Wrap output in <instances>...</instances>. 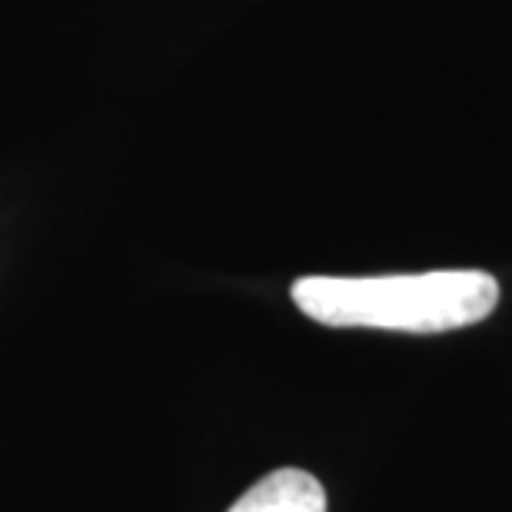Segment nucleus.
Masks as SVG:
<instances>
[{"mask_svg": "<svg viewBox=\"0 0 512 512\" xmlns=\"http://www.w3.org/2000/svg\"><path fill=\"white\" fill-rule=\"evenodd\" d=\"M293 303L333 330L449 333L483 323L499 303L496 276L433 270L403 276H303Z\"/></svg>", "mask_w": 512, "mask_h": 512, "instance_id": "obj_1", "label": "nucleus"}, {"mask_svg": "<svg viewBox=\"0 0 512 512\" xmlns=\"http://www.w3.org/2000/svg\"><path fill=\"white\" fill-rule=\"evenodd\" d=\"M227 512H326V489L306 469H276L253 483Z\"/></svg>", "mask_w": 512, "mask_h": 512, "instance_id": "obj_2", "label": "nucleus"}]
</instances>
